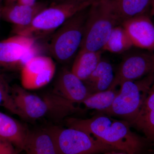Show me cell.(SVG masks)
I'll return each mask as SVG.
<instances>
[{
	"label": "cell",
	"instance_id": "cell-1",
	"mask_svg": "<svg viewBox=\"0 0 154 154\" xmlns=\"http://www.w3.org/2000/svg\"><path fill=\"white\" fill-rule=\"evenodd\" d=\"M68 127L88 133L102 143L128 154H139L144 146L140 137L131 130L128 122L118 120L103 113L91 118H67Z\"/></svg>",
	"mask_w": 154,
	"mask_h": 154
},
{
	"label": "cell",
	"instance_id": "cell-2",
	"mask_svg": "<svg viewBox=\"0 0 154 154\" xmlns=\"http://www.w3.org/2000/svg\"><path fill=\"white\" fill-rule=\"evenodd\" d=\"M11 92L19 117L30 121L44 118L60 122L80 110L74 104L53 92L38 95L15 85Z\"/></svg>",
	"mask_w": 154,
	"mask_h": 154
},
{
	"label": "cell",
	"instance_id": "cell-3",
	"mask_svg": "<svg viewBox=\"0 0 154 154\" xmlns=\"http://www.w3.org/2000/svg\"><path fill=\"white\" fill-rule=\"evenodd\" d=\"M119 25L121 22L114 11L112 0L93 3L89 7L80 49L102 51L112 30Z\"/></svg>",
	"mask_w": 154,
	"mask_h": 154
},
{
	"label": "cell",
	"instance_id": "cell-4",
	"mask_svg": "<svg viewBox=\"0 0 154 154\" xmlns=\"http://www.w3.org/2000/svg\"><path fill=\"white\" fill-rule=\"evenodd\" d=\"M154 81V75L137 81L123 82L110 107L97 113L118 117L131 124L139 113Z\"/></svg>",
	"mask_w": 154,
	"mask_h": 154
},
{
	"label": "cell",
	"instance_id": "cell-5",
	"mask_svg": "<svg viewBox=\"0 0 154 154\" xmlns=\"http://www.w3.org/2000/svg\"><path fill=\"white\" fill-rule=\"evenodd\" d=\"M89 7L68 19L58 28L53 36L49 45V51L54 58L58 62L68 63L80 48Z\"/></svg>",
	"mask_w": 154,
	"mask_h": 154
},
{
	"label": "cell",
	"instance_id": "cell-6",
	"mask_svg": "<svg viewBox=\"0 0 154 154\" xmlns=\"http://www.w3.org/2000/svg\"><path fill=\"white\" fill-rule=\"evenodd\" d=\"M47 129L54 142L57 154H102L116 151L81 130L56 126Z\"/></svg>",
	"mask_w": 154,
	"mask_h": 154
},
{
	"label": "cell",
	"instance_id": "cell-7",
	"mask_svg": "<svg viewBox=\"0 0 154 154\" xmlns=\"http://www.w3.org/2000/svg\"><path fill=\"white\" fill-rule=\"evenodd\" d=\"M94 3L51 4V6H48L40 12L30 25L14 33L34 38V36L51 33L59 28L75 14L88 8Z\"/></svg>",
	"mask_w": 154,
	"mask_h": 154
},
{
	"label": "cell",
	"instance_id": "cell-8",
	"mask_svg": "<svg viewBox=\"0 0 154 154\" xmlns=\"http://www.w3.org/2000/svg\"><path fill=\"white\" fill-rule=\"evenodd\" d=\"M36 39L15 34L0 41V70L19 69L34 56L39 54Z\"/></svg>",
	"mask_w": 154,
	"mask_h": 154
},
{
	"label": "cell",
	"instance_id": "cell-9",
	"mask_svg": "<svg viewBox=\"0 0 154 154\" xmlns=\"http://www.w3.org/2000/svg\"><path fill=\"white\" fill-rule=\"evenodd\" d=\"M154 75V52L132 51L123 57L110 88H116L125 81H137Z\"/></svg>",
	"mask_w": 154,
	"mask_h": 154
},
{
	"label": "cell",
	"instance_id": "cell-10",
	"mask_svg": "<svg viewBox=\"0 0 154 154\" xmlns=\"http://www.w3.org/2000/svg\"><path fill=\"white\" fill-rule=\"evenodd\" d=\"M56 66L51 57L37 54L31 57L21 69L22 87L27 90L42 88L50 82Z\"/></svg>",
	"mask_w": 154,
	"mask_h": 154
},
{
	"label": "cell",
	"instance_id": "cell-11",
	"mask_svg": "<svg viewBox=\"0 0 154 154\" xmlns=\"http://www.w3.org/2000/svg\"><path fill=\"white\" fill-rule=\"evenodd\" d=\"M133 47L154 52V25L145 14L122 22Z\"/></svg>",
	"mask_w": 154,
	"mask_h": 154
},
{
	"label": "cell",
	"instance_id": "cell-12",
	"mask_svg": "<svg viewBox=\"0 0 154 154\" xmlns=\"http://www.w3.org/2000/svg\"><path fill=\"white\" fill-rule=\"evenodd\" d=\"M52 92L74 104L82 103L91 94L82 80L66 68L59 73Z\"/></svg>",
	"mask_w": 154,
	"mask_h": 154
},
{
	"label": "cell",
	"instance_id": "cell-13",
	"mask_svg": "<svg viewBox=\"0 0 154 154\" xmlns=\"http://www.w3.org/2000/svg\"><path fill=\"white\" fill-rule=\"evenodd\" d=\"M48 7L47 3L37 2L31 5L17 3L2 7L1 17L14 25L13 32L27 27L42 11Z\"/></svg>",
	"mask_w": 154,
	"mask_h": 154
},
{
	"label": "cell",
	"instance_id": "cell-14",
	"mask_svg": "<svg viewBox=\"0 0 154 154\" xmlns=\"http://www.w3.org/2000/svg\"><path fill=\"white\" fill-rule=\"evenodd\" d=\"M29 130L15 119L0 112V137L23 151Z\"/></svg>",
	"mask_w": 154,
	"mask_h": 154
},
{
	"label": "cell",
	"instance_id": "cell-15",
	"mask_svg": "<svg viewBox=\"0 0 154 154\" xmlns=\"http://www.w3.org/2000/svg\"><path fill=\"white\" fill-rule=\"evenodd\" d=\"M130 125L154 142V81L139 113Z\"/></svg>",
	"mask_w": 154,
	"mask_h": 154
},
{
	"label": "cell",
	"instance_id": "cell-16",
	"mask_svg": "<svg viewBox=\"0 0 154 154\" xmlns=\"http://www.w3.org/2000/svg\"><path fill=\"white\" fill-rule=\"evenodd\" d=\"M115 75L112 64L102 59L95 70L84 82L90 93L94 94L110 89Z\"/></svg>",
	"mask_w": 154,
	"mask_h": 154
},
{
	"label": "cell",
	"instance_id": "cell-17",
	"mask_svg": "<svg viewBox=\"0 0 154 154\" xmlns=\"http://www.w3.org/2000/svg\"><path fill=\"white\" fill-rule=\"evenodd\" d=\"M23 151L25 154H57L47 128L29 131Z\"/></svg>",
	"mask_w": 154,
	"mask_h": 154
},
{
	"label": "cell",
	"instance_id": "cell-18",
	"mask_svg": "<svg viewBox=\"0 0 154 154\" xmlns=\"http://www.w3.org/2000/svg\"><path fill=\"white\" fill-rule=\"evenodd\" d=\"M102 51L80 49L72 66L73 73L85 82L95 70L102 60Z\"/></svg>",
	"mask_w": 154,
	"mask_h": 154
},
{
	"label": "cell",
	"instance_id": "cell-19",
	"mask_svg": "<svg viewBox=\"0 0 154 154\" xmlns=\"http://www.w3.org/2000/svg\"><path fill=\"white\" fill-rule=\"evenodd\" d=\"M113 8L121 22L146 14L152 0H112Z\"/></svg>",
	"mask_w": 154,
	"mask_h": 154
},
{
	"label": "cell",
	"instance_id": "cell-20",
	"mask_svg": "<svg viewBox=\"0 0 154 154\" xmlns=\"http://www.w3.org/2000/svg\"><path fill=\"white\" fill-rule=\"evenodd\" d=\"M133 46L132 43L124 28L121 25L113 28L102 51L115 54L127 52Z\"/></svg>",
	"mask_w": 154,
	"mask_h": 154
},
{
	"label": "cell",
	"instance_id": "cell-21",
	"mask_svg": "<svg viewBox=\"0 0 154 154\" xmlns=\"http://www.w3.org/2000/svg\"><path fill=\"white\" fill-rule=\"evenodd\" d=\"M116 88H110L105 91L90 94L82 104L89 109L102 112L110 107L118 93Z\"/></svg>",
	"mask_w": 154,
	"mask_h": 154
},
{
	"label": "cell",
	"instance_id": "cell-22",
	"mask_svg": "<svg viewBox=\"0 0 154 154\" xmlns=\"http://www.w3.org/2000/svg\"><path fill=\"white\" fill-rule=\"evenodd\" d=\"M0 107H4L11 113L19 116L14 99L12 97L11 88L5 79L0 73Z\"/></svg>",
	"mask_w": 154,
	"mask_h": 154
},
{
	"label": "cell",
	"instance_id": "cell-23",
	"mask_svg": "<svg viewBox=\"0 0 154 154\" xmlns=\"http://www.w3.org/2000/svg\"><path fill=\"white\" fill-rule=\"evenodd\" d=\"M19 152L13 144L0 137V154H19Z\"/></svg>",
	"mask_w": 154,
	"mask_h": 154
},
{
	"label": "cell",
	"instance_id": "cell-24",
	"mask_svg": "<svg viewBox=\"0 0 154 154\" xmlns=\"http://www.w3.org/2000/svg\"><path fill=\"white\" fill-rule=\"evenodd\" d=\"M102 0H52V4H59V3H83L88 2H99Z\"/></svg>",
	"mask_w": 154,
	"mask_h": 154
},
{
	"label": "cell",
	"instance_id": "cell-25",
	"mask_svg": "<svg viewBox=\"0 0 154 154\" xmlns=\"http://www.w3.org/2000/svg\"><path fill=\"white\" fill-rule=\"evenodd\" d=\"M36 2H37L36 0H10L8 4L4 5H11V4H14L15 3H17L18 4H21V5H34Z\"/></svg>",
	"mask_w": 154,
	"mask_h": 154
},
{
	"label": "cell",
	"instance_id": "cell-26",
	"mask_svg": "<svg viewBox=\"0 0 154 154\" xmlns=\"http://www.w3.org/2000/svg\"><path fill=\"white\" fill-rule=\"evenodd\" d=\"M151 14L152 16H154V0H152L151 2Z\"/></svg>",
	"mask_w": 154,
	"mask_h": 154
},
{
	"label": "cell",
	"instance_id": "cell-27",
	"mask_svg": "<svg viewBox=\"0 0 154 154\" xmlns=\"http://www.w3.org/2000/svg\"><path fill=\"white\" fill-rule=\"evenodd\" d=\"M102 154H128L122 152H108Z\"/></svg>",
	"mask_w": 154,
	"mask_h": 154
},
{
	"label": "cell",
	"instance_id": "cell-28",
	"mask_svg": "<svg viewBox=\"0 0 154 154\" xmlns=\"http://www.w3.org/2000/svg\"><path fill=\"white\" fill-rule=\"evenodd\" d=\"M10 0H5L4 1V2H5V4H8V3L9 2V1H10Z\"/></svg>",
	"mask_w": 154,
	"mask_h": 154
},
{
	"label": "cell",
	"instance_id": "cell-29",
	"mask_svg": "<svg viewBox=\"0 0 154 154\" xmlns=\"http://www.w3.org/2000/svg\"><path fill=\"white\" fill-rule=\"evenodd\" d=\"M4 1H5V0H0V7L3 6L2 5V2Z\"/></svg>",
	"mask_w": 154,
	"mask_h": 154
},
{
	"label": "cell",
	"instance_id": "cell-30",
	"mask_svg": "<svg viewBox=\"0 0 154 154\" xmlns=\"http://www.w3.org/2000/svg\"><path fill=\"white\" fill-rule=\"evenodd\" d=\"M2 7H0V18L1 17V13H2Z\"/></svg>",
	"mask_w": 154,
	"mask_h": 154
}]
</instances>
